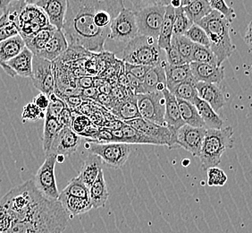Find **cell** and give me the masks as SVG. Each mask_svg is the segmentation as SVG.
Wrapping results in <instances>:
<instances>
[{
  "instance_id": "obj_1",
  "label": "cell",
  "mask_w": 252,
  "mask_h": 233,
  "mask_svg": "<svg viewBox=\"0 0 252 233\" xmlns=\"http://www.w3.org/2000/svg\"><path fill=\"white\" fill-rule=\"evenodd\" d=\"M101 0H66L62 32L70 47H81L89 52L100 54L105 50L108 33L94 24L95 13Z\"/></svg>"
},
{
  "instance_id": "obj_2",
  "label": "cell",
  "mask_w": 252,
  "mask_h": 233,
  "mask_svg": "<svg viewBox=\"0 0 252 233\" xmlns=\"http://www.w3.org/2000/svg\"><path fill=\"white\" fill-rule=\"evenodd\" d=\"M11 226L4 233H63L69 215L59 200L41 194L28 208L19 213H8Z\"/></svg>"
},
{
  "instance_id": "obj_3",
  "label": "cell",
  "mask_w": 252,
  "mask_h": 233,
  "mask_svg": "<svg viewBox=\"0 0 252 233\" xmlns=\"http://www.w3.org/2000/svg\"><path fill=\"white\" fill-rule=\"evenodd\" d=\"M231 24L230 20L215 10L197 24L208 35L209 48L215 54L219 67L233 55L236 49L230 35Z\"/></svg>"
},
{
  "instance_id": "obj_4",
  "label": "cell",
  "mask_w": 252,
  "mask_h": 233,
  "mask_svg": "<svg viewBox=\"0 0 252 233\" xmlns=\"http://www.w3.org/2000/svg\"><path fill=\"white\" fill-rule=\"evenodd\" d=\"M123 50L125 63L154 67L165 61V50L158 46V39L151 36L137 35Z\"/></svg>"
},
{
  "instance_id": "obj_5",
  "label": "cell",
  "mask_w": 252,
  "mask_h": 233,
  "mask_svg": "<svg viewBox=\"0 0 252 233\" xmlns=\"http://www.w3.org/2000/svg\"><path fill=\"white\" fill-rule=\"evenodd\" d=\"M233 136L232 126L219 129L207 128L199 155L204 170L219 165L223 153L233 147Z\"/></svg>"
},
{
  "instance_id": "obj_6",
  "label": "cell",
  "mask_w": 252,
  "mask_h": 233,
  "mask_svg": "<svg viewBox=\"0 0 252 233\" xmlns=\"http://www.w3.org/2000/svg\"><path fill=\"white\" fill-rule=\"evenodd\" d=\"M84 147L90 154L97 155L107 166L118 169L124 165L131 155V145L124 143H98L87 139Z\"/></svg>"
},
{
  "instance_id": "obj_7",
  "label": "cell",
  "mask_w": 252,
  "mask_h": 233,
  "mask_svg": "<svg viewBox=\"0 0 252 233\" xmlns=\"http://www.w3.org/2000/svg\"><path fill=\"white\" fill-rule=\"evenodd\" d=\"M50 25L43 10L35 4L24 2L20 7L16 25L20 36L26 42L39 30Z\"/></svg>"
},
{
  "instance_id": "obj_8",
  "label": "cell",
  "mask_w": 252,
  "mask_h": 233,
  "mask_svg": "<svg viewBox=\"0 0 252 233\" xmlns=\"http://www.w3.org/2000/svg\"><path fill=\"white\" fill-rule=\"evenodd\" d=\"M137 106L141 117L165 126V97L162 92H146L136 94Z\"/></svg>"
},
{
  "instance_id": "obj_9",
  "label": "cell",
  "mask_w": 252,
  "mask_h": 233,
  "mask_svg": "<svg viewBox=\"0 0 252 233\" xmlns=\"http://www.w3.org/2000/svg\"><path fill=\"white\" fill-rule=\"evenodd\" d=\"M165 6L158 3L134 12L138 35L151 36L158 39L164 20Z\"/></svg>"
},
{
  "instance_id": "obj_10",
  "label": "cell",
  "mask_w": 252,
  "mask_h": 233,
  "mask_svg": "<svg viewBox=\"0 0 252 233\" xmlns=\"http://www.w3.org/2000/svg\"><path fill=\"white\" fill-rule=\"evenodd\" d=\"M138 35L135 14L131 9L124 7L112 22L108 38L123 48Z\"/></svg>"
},
{
  "instance_id": "obj_11",
  "label": "cell",
  "mask_w": 252,
  "mask_h": 233,
  "mask_svg": "<svg viewBox=\"0 0 252 233\" xmlns=\"http://www.w3.org/2000/svg\"><path fill=\"white\" fill-rule=\"evenodd\" d=\"M57 155H46V159L34 176L33 182L39 192L49 199L58 200L59 195L58 184L55 176Z\"/></svg>"
},
{
  "instance_id": "obj_12",
  "label": "cell",
  "mask_w": 252,
  "mask_h": 233,
  "mask_svg": "<svg viewBox=\"0 0 252 233\" xmlns=\"http://www.w3.org/2000/svg\"><path fill=\"white\" fill-rule=\"evenodd\" d=\"M126 124L142 132L146 136H150L158 142L160 146H167L169 149L178 147L176 143V136L166 126H161L154 122L146 120L142 117H136L130 120L125 121Z\"/></svg>"
},
{
  "instance_id": "obj_13",
  "label": "cell",
  "mask_w": 252,
  "mask_h": 233,
  "mask_svg": "<svg viewBox=\"0 0 252 233\" xmlns=\"http://www.w3.org/2000/svg\"><path fill=\"white\" fill-rule=\"evenodd\" d=\"M32 81L34 87L48 96L55 91V68L52 61L38 56L32 59Z\"/></svg>"
},
{
  "instance_id": "obj_14",
  "label": "cell",
  "mask_w": 252,
  "mask_h": 233,
  "mask_svg": "<svg viewBox=\"0 0 252 233\" xmlns=\"http://www.w3.org/2000/svg\"><path fill=\"white\" fill-rule=\"evenodd\" d=\"M206 130V127H194L185 124L175 133L177 146L199 157Z\"/></svg>"
},
{
  "instance_id": "obj_15",
  "label": "cell",
  "mask_w": 252,
  "mask_h": 233,
  "mask_svg": "<svg viewBox=\"0 0 252 233\" xmlns=\"http://www.w3.org/2000/svg\"><path fill=\"white\" fill-rule=\"evenodd\" d=\"M34 55L26 46L15 58H11L5 63L2 64V68L10 78H15L18 76L21 78H32V59Z\"/></svg>"
},
{
  "instance_id": "obj_16",
  "label": "cell",
  "mask_w": 252,
  "mask_h": 233,
  "mask_svg": "<svg viewBox=\"0 0 252 233\" xmlns=\"http://www.w3.org/2000/svg\"><path fill=\"white\" fill-rule=\"evenodd\" d=\"M81 141L82 136L76 134L71 127L63 126L54 139L49 154H55L56 155H72L77 151L78 147L81 145Z\"/></svg>"
},
{
  "instance_id": "obj_17",
  "label": "cell",
  "mask_w": 252,
  "mask_h": 233,
  "mask_svg": "<svg viewBox=\"0 0 252 233\" xmlns=\"http://www.w3.org/2000/svg\"><path fill=\"white\" fill-rule=\"evenodd\" d=\"M189 68L196 82L218 83L224 78V68L223 66H213L209 64L189 62Z\"/></svg>"
},
{
  "instance_id": "obj_18",
  "label": "cell",
  "mask_w": 252,
  "mask_h": 233,
  "mask_svg": "<svg viewBox=\"0 0 252 233\" xmlns=\"http://www.w3.org/2000/svg\"><path fill=\"white\" fill-rule=\"evenodd\" d=\"M34 4L43 10L50 25L62 30L66 12V0H36Z\"/></svg>"
},
{
  "instance_id": "obj_19",
  "label": "cell",
  "mask_w": 252,
  "mask_h": 233,
  "mask_svg": "<svg viewBox=\"0 0 252 233\" xmlns=\"http://www.w3.org/2000/svg\"><path fill=\"white\" fill-rule=\"evenodd\" d=\"M195 86L198 97L209 103L215 112L220 111L225 104L224 94L218 83L196 82Z\"/></svg>"
},
{
  "instance_id": "obj_20",
  "label": "cell",
  "mask_w": 252,
  "mask_h": 233,
  "mask_svg": "<svg viewBox=\"0 0 252 233\" xmlns=\"http://www.w3.org/2000/svg\"><path fill=\"white\" fill-rule=\"evenodd\" d=\"M162 92L165 97L164 120L165 126L175 134L180 127L184 126L185 123L181 116L177 99L175 98V95L172 94L167 88L164 89Z\"/></svg>"
},
{
  "instance_id": "obj_21",
  "label": "cell",
  "mask_w": 252,
  "mask_h": 233,
  "mask_svg": "<svg viewBox=\"0 0 252 233\" xmlns=\"http://www.w3.org/2000/svg\"><path fill=\"white\" fill-rule=\"evenodd\" d=\"M68 49L67 40L65 39L62 30H56L53 36L45 45L42 50L34 56H38L49 61H55L64 53Z\"/></svg>"
},
{
  "instance_id": "obj_22",
  "label": "cell",
  "mask_w": 252,
  "mask_h": 233,
  "mask_svg": "<svg viewBox=\"0 0 252 233\" xmlns=\"http://www.w3.org/2000/svg\"><path fill=\"white\" fill-rule=\"evenodd\" d=\"M163 62L158 66L151 67L147 72L141 83L144 89V92H162L166 88V80H165V69Z\"/></svg>"
},
{
  "instance_id": "obj_23",
  "label": "cell",
  "mask_w": 252,
  "mask_h": 233,
  "mask_svg": "<svg viewBox=\"0 0 252 233\" xmlns=\"http://www.w3.org/2000/svg\"><path fill=\"white\" fill-rule=\"evenodd\" d=\"M58 200L63 206L66 214L69 215V217H74L85 214L93 209L90 200L73 196L63 192L59 193Z\"/></svg>"
},
{
  "instance_id": "obj_24",
  "label": "cell",
  "mask_w": 252,
  "mask_h": 233,
  "mask_svg": "<svg viewBox=\"0 0 252 233\" xmlns=\"http://www.w3.org/2000/svg\"><path fill=\"white\" fill-rule=\"evenodd\" d=\"M109 197L107 183L104 177L103 170L99 171L97 179L89 188V200L93 208H103L107 204Z\"/></svg>"
},
{
  "instance_id": "obj_25",
  "label": "cell",
  "mask_w": 252,
  "mask_h": 233,
  "mask_svg": "<svg viewBox=\"0 0 252 233\" xmlns=\"http://www.w3.org/2000/svg\"><path fill=\"white\" fill-rule=\"evenodd\" d=\"M192 104L205 123L206 128L219 129L223 127V119L219 116L218 112L214 111L209 103L204 102L203 100L199 97H196Z\"/></svg>"
},
{
  "instance_id": "obj_26",
  "label": "cell",
  "mask_w": 252,
  "mask_h": 233,
  "mask_svg": "<svg viewBox=\"0 0 252 233\" xmlns=\"http://www.w3.org/2000/svg\"><path fill=\"white\" fill-rule=\"evenodd\" d=\"M164 69H165L167 89H170L176 84L189 79H194L189 68V63L179 65V66H171L165 61Z\"/></svg>"
},
{
  "instance_id": "obj_27",
  "label": "cell",
  "mask_w": 252,
  "mask_h": 233,
  "mask_svg": "<svg viewBox=\"0 0 252 233\" xmlns=\"http://www.w3.org/2000/svg\"><path fill=\"white\" fill-rule=\"evenodd\" d=\"M102 162L103 161L101 159L93 154H90V155L88 156L84 161L83 168L78 177L88 188H90L91 185L97 179V175L102 170Z\"/></svg>"
},
{
  "instance_id": "obj_28",
  "label": "cell",
  "mask_w": 252,
  "mask_h": 233,
  "mask_svg": "<svg viewBox=\"0 0 252 233\" xmlns=\"http://www.w3.org/2000/svg\"><path fill=\"white\" fill-rule=\"evenodd\" d=\"M112 114L118 119L123 121H127L136 117H141L139 113L136 94L127 98L123 102H118L111 110Z\"/></svg>"
},
{
  "instance_id": "obj_29",
  "label": "cell",
  "mask_w": 252,
  "mask_h": 233,
  "mask_svg": "<svg viewBox=\"0 0 252 233\" xmlns=\"http://www.w3.org/2000/svg\"><path fill=\"white\" fill-rule=\"evenodd\" d=\"M25 47V40L20 34L12 36L0 42V66L15 58Z\"/></svg>"
},
{
  "instance_id": "obj_30",
  "label": "cell",
  "mask_w": 252,
  "mask_h": 233,
  "mask_svg": "<svg viewBox=\"0 0 252 233\" xmlns=\"http://www.w3.org/2000/svg\"><path fill=\"white\" fill-rule=\"evenodd\" d=\"M175 17V8L168 5L165 6L164 20L161 25L159 35L158 38V44L160 48L165 50L171 45V39L173 37V25Z\"/></svg>"
},
{
  "instance_id": "obj_31",
  "label": "cell",
  "mask_w": 252,
  "mask_h": 233,
  "mask_svg": "<svg viewBox=\"0 0 252 233\" xmlns=\"http://www.w3.org/2000/svg\"><path fill=\"white\" fill-rule=\"evenodd\" d=\"M43 136H42V148L45 155L49 154V149L53 143L54 139L58 136L63 126L60 124L57 117L45 114Z\"/></svg>"
},
{
  "instance_id": "obj_32",
  "label": "cell",
  "mask_w": 252,
  "mask_h": 233,
  "mask_svg": "<svg viewBox=\"0 0 252 233\" xmlns=\"http://www.w3.org/2000/svg\"><path fill=\"white\" fill-rule=\"evenodd\" d=\"M123 141L124 144L128 145H152L160 146L159 143L150 136H146L142 132L137 130L134 127L126 124L122 127Z\"/></svg>"
},
{
  "instance_id": "obj_33",
  "label": "cell",
  "mask_w": 252,
  "mask_h": 233,
  "mask_svg": "<svg viewBox=\"0 0 252 233\" xmlns=\"http://www.w3.org/2000/svg\"><path fill=\"white\" fill-rule=\"evenodd\" d=\"M177 99V98H176ZM180 113L185 124L194 127H206L196 108L191 102L177 99Z\"/></svg>"
},
{
  "instance_id": "obj_34",
  "label": "cell",
  "mask_w": 252,
  "mask_h": 233,
  "mask_svg": "<svg viewBox=\"0 0 252 233\" xmlns=\"http://www.w3.org/2000/svg\"><path fill=\"white\" fill-rule=\"evenodd\" d=\"M57 28L51 25L44 27L42 29L39 30L37 34H34L29 40H27L25 42V46L33 53V55H37L40 50H42L45 45L53 36Z\"/></svg>"
},
{
  "instance_id": "obj_35",
  "label": "cell",
  "mask_w": 252,
  "mask_h": 233,
  "mask_svg": "<svg viewBox=\"0 0 252 233\" xmlns=\"http://www.w3.org/2000/svg\"><path fill=\"white\" fill-rule=\"evenodd\" d=\"M185 15L192 24H198L200 20L212 11L208 0H196L193 3L183 6Z\"/></svg>"
},
{
  "instance_id": "obj_36",
  "label": "cell",
  "mask_w": 252,
  "mask_h": 233,
  "mask_svg": "<svg viewBox=\"0 0 252 233\" xmlns=\"http://www.w3.org/2000/svg\"><path fill=\"white\" fill-rule=\"evenodd\" d=\"M195 84H196L195 79H189V80L182 82V83H178L175 86L170 88L168 89V91L172 94H174L175 98L192 103L195 98L198 97V93H197Z\"/></svg>"
},
{
  "instance_id": "obj_37",
  "label": "cell",
  "mask_w": 252,
  "mask_h": 233,
  "mask_svg": "<svg viewBox=\"0 0 252 233\" xmlns=\"http://www.w3.org/2000/svg\"><path fill=\"white\" fill-rule=\"evenodd\" d=\"M15 18V15H13L8 9L3 11V14L0 16V42L19 34Z\"/></svg>"
},
{
  "instance_id": "obj_38",
  "label": "cell",
  "mask_w": 252,
  "mask_h": 233,
  "mask_svg": "<svg viewBox=\"0 0 252 233\" xmlns=\"http://www.w3.org/2000/svg\"><path fill=\"white\" fill-rule=\"evenodd\" d=\"M190 62L209 64L219 67L217 58L210 48L199 44H194Z\"/></svg>"
},
{
  "instance_id": "obj_39",
  "label": "cell",
  "mask_w": 252,
  "mask_h": 233,
  "mask_svg": "<svg viewBox=\"0 0 252 233\" xmlns=\"http://www.w3.org/2000/svg\"><path fill=\"white\" fill-rule=\"evenodd\" d=\"M171 42L174 43L178 49L182 57L187 63L191 61V53L193 50L194 43L185 35H173Z\"/></svg>"
},
{
  "instance_id": "obj_40",
  "label": "cell",
  "mask_w": 252,
  "mask_h": 233,
  "mask_svg": "<svg viewBox=\"0 0 252 233\" xmlns=\"http://www.w3.org/2000/svg\"><path fill=\"white\" fill-rule=\"evenodd\" d=\"M192 23L185 15L183 6L175 8V17L173 25V35H185V33L189 30Z\"/></svg>"
},
{
  "instance_id": "obj_41",
  "label": "cell",
  "mask_w": 252,
  "mask_h": 233,
  "mask_svg": "<svg viewBox=\"0 0 252 233\" xmlns=\"http://www.w3.org/2000/svg\"><path fill=\"white\" fill-rule=\"evenodd\" d=\"M62 192L73 196L89 199V188L78 176L69 181Z\"/></svg>"
},
{
  "instance_id": "obj_42",
  "label": "cell",
  "mask_w": 252,
  "mask_h": 233,
  "mask_svg": "<svg viewBox=\"0 0 252 233\" xmlns=\"http://www.w3.org/2000/svg\"><path fill=\"white\" fill-rule=\"evenodd\" d=\"M207 183L209 187H223L227 182V176L222 169L216 167H210L207 169Z\"/></svg>"
},
{
  "instance_id": "obj_43",
  "label": "cell",
  "mask_w": 252,
  "mask_h": 233,
  "mask_svg": "<svg viewBox=\"0 0 252 233\" xmlns=\"http://www.w3.org/2000/svg\"><path fill=\"white\" fill-rule=\"evenodd\" d=\"M22 122L25 124L27 122H36L45 118V112L37 107L33 102L26 104L21 114Z\"/></svg>"
},
{
  "instance_id": "obj_44",
  "label": "cell",
  "mask_w": 252,
  "mask_h": 233,
  "mask_svg": "<svg viewBox=\"0 0 252 233\" xmlns=\"http://www.w3.org/2000/svg\"><path fill=\"white\" fill-rule=\"evenodd\" d=\"M185 35L194 44H199V45L209 47L208 35L206 34V32L197 24H192L189 30L185 33Z\"/></svg>"
},
{
  "instance_id": "obj_45",
  "label": "cell",
  "mask_w": 252,
  "mask_h": 233,
  "mask_svg": "<svg viewBox=\"0 0 252 233\" xmlns=\"http://www.w3.org/2000/svg\"><path fill=\"white\" fill-rule=\"evenodd\" d=\"M211 9L223 15L225 18L233 22V20L236 17V13L233 7L229 6L226 4L225 0H208Z\"/></svg>"
},
{
  "instance_id": "obj_46",
  "label": "cell",
  "mask_w": 252,
  "mask_h": 233,
  "mask_svg": "<svg viewBox=\"0 0 252 233\" xmlns=\"http://www.w3.org/2000/svg\"><path fill=\"white\" fill-rule=\"evenodd\" d=\"M49 106H48V109L46 110L45 114L58 118L60 112H62L63 109L66 107V104H65V102H63V99H61L59 96H58L55 92L49 95Z\"/></svg>"
},
{
  "instance_id": "obj_47",
  "label": "cell",
  "mask_w": 252,
  "mask_h": 233,
  "mask_svg": "<svg viewBox=\"0 0 252 233\" xmlns=\"http://www.w3.org/2000/svg\"><path fill=\"white\" fill-rule=\"evenodd\" d=\"M165 61L171 66H179V65L187 63L185 58H183L182 55L180 54L178 49H176L175 44L172 42L169 47L165 49Z\"/></svg>"
},
{
  "instance_id": "obj_48",
  "label": "cell",
  "mask_w": 252,
  "mask_h": 233,
  "mask_svg": "<svg viewBox=\"0 0 252 233\" xmlns=\"http://www.w3.org/2000/svg\"><path fill=\"white\" fill-rule=\"evenodd\" d=\"M151 67L144 66V65H133V64L125 63L124 69L126 73L132 75L133 77L138 78L139 80L142 81V79L145 77L146 74L149 71Z\"/></svg>"
},
{
  "instance_id": "obj_49",
  "label": "cell",
  "mask_w": 252,
  "mask_h": 233,
  "mask_svg": "<svg viewBox=\"0 0 252 233\" xmlns=\"http://www.w3.org/2000/svg\"><path fill=\"white\" fill-rule=\"evenodd\" d=\"M160 3L159 0H124V5L129 4L131 5V11L137 12L139 10L143 9L148 6L156 5Z\"/></svg>"
},
{
  "instance_id": "obj_50",
  "label": "cell",
  "mask_w": 252,
  "mask_h": 233,
  "mask_svg": "<svg viewBox=\"0 0 252 233\" xmlns=\"http://www.w3.org/2000/svg\"><path fill=\"white\" fill-rule=\"evenodd\" d=\"M92 140L98 142V143H114V137L112 135L111 130L102 126L98 128V131H97L95 138Z\"/></svg>"
},
{
  "instance_id": "obj_51",
  "label": "cell",
  "mask_w": 252,
  "mask_h": 233,
  "mask_svg": "<svg viewBox=\"0 0 252 233\" xmlns=\"http://www.w3.org/2000/svg\"><path fill=\"white\" fill-rule=\"evenodd\" d=\"M11 226V217L7 210L0 204V233L6 232Z\"/></svg>"
},
{
  "instance_id": "obj_52",
  "label": "cell",
  "mask_w": 252,
  "mask_h": 233,
  "mask_svg": "<svg viewBox=\"0 0 252 233\" xmlns=\"http://www.w3.org/2000/svg\"><path fill=\"white\" fill-rule=\"evenodd\" d=\"M58 120L60 122V124H61L62 126L71 127L73 120V115L72 110H70L67 106L64 108L63 111L60 112V114H59V116H58Z\"/></svg>"
},
{
  "instance_id": "obj_53",
  "label": "cell",
  "mask_w": 252,
  "mask_h": 233,
  "mask_svg": "<svg viewBox=\"0 0 252 233\" xmlns=\"http://www.w3.org/2000/svg\"><path fill=\"white\" fill-rule=\"evenodd\" d=\"M63 99V102H65L66 106L70 110H75L77 109L85 100L81 94H75V95H70L65 97L61 98Z\"/></svg>"
},
{
  "instance_id": "obj_54",
  "label": "cell",
  "mask_w": 252,
  "mask_h": 233,
  "mask_svg": "<svg viewBox=\"0 0 252 233\" xmlns=\"http://www.w3.org/2000/svg\"><path fill=\"white\" fill-rule=\"evenodd\" d=\"M32 102L37 106V107L40 109L41 111L46 112V110L48 109L49 106V96L47 94H45L43 92H40L38 95H36L32 100Z\"/></svg>"
},
{
  "instance_id": "obj_55",
  "label": "cell",
  "mask_w": 252,
  "mask_h": 233,
  "mask_svg": "<svg viewBox=\"0 0 252 233\" xmlns=\"http://www.w3.org/2000/svg\"><path fill=\"white\" fill-rule=\"evenodd\" d=\"M99 94V92L97 90V88L95 86L87 88V89H83L81 92V95L84 98L85 101L91 100L93 102H97V96Z\"/></svg>"
},
{
  "instance_id": "obj_56",
  "label": "cell",
  "mask_w": 252,
  "mask_h": 233,
  "mask_svg": "<svg viewBox=\"0 0 252 233\" xmlns=\"http://www.w3.org/2000/svg\"><path fill=\"white\" fill-rule=\"evenodd\" d=\"M76 83H77L79 89H81V90L87 89V88L93 86L94 78L91 77V76H83V77L78 78V79H76Z\"/></svg>"
},
{
  "instance_id": "obj_57",
  "label": "cell",
  "mask_w": 252,
  "mask_h": 233,
  "mask_svg": "<svg viewBox=\"0 0 252 233\" xmlns=\"http://www.w3.org/2000/svg\"><path fill=\"white\" fill-rule=\"evenodd\" d=\"M124 125H125V121H123L121 119H118V118H115L112 120L105 121L103 126L108 128L109 130H117V129H121Z\"/></svg>"
},
{
  "instance_id": "obj_58",
  "label": "cell",
  "mask_w": 252,
  "mask_h": 233,
  "mask_svg": "<svg viewBox=\"0 0 252 233\" xmlns=\"http://www.w3.org/2000/svg\"><path fill=\"white\" fill-rule=\"evenodd\" d=\"M252 22H250L248 25L247 29L245 31V35H244V40L250 48L252 47Z\"/></svg>"
},
{
  "instance_id": "obj_59",
  "label": "cell",
  "mask_w": 252,
  "mask_h": 233,
  "mask_svg": "<svg viewBox=\"0 0 252 233\" xmlns=\"http://www.w3.org/2000/svg\"><path fill=\"white\" fill-rule=\"evenodd\" d=\"M15 1H25L26 2V0H0V10H2V12H3L4 10L6 9V7L11 3L15 2Z\"/></svg>"
},
{
  "instance_id": "obj_60",
  "label": "cell",
  "mask_w": 252,
  "mask_h": 233,
  "mask_svg": "<svg viewBox=\"0 0 252 233\" xmlns=\"http://www.w3.org/2000/svg\"><path fill=\"white\" fill-rule=\"evenodd\" d=\"M169 5L173 6L174 8H178L182 6V1L181 0H170Z\"/></svg>"
},
{
  "instance_id": "obj_61",
  "label": "cell",
  "mask_w": 252,
  "mask_h": 233,
  "mask_svg": "<svg viewBox=\"0 0 252 233\" xmlns=\"http://www.w3.org/2000/svg\"><path fill=\"white\" fill-rule=\"evenodd\" d=\"M181 1H182V6H185V5H188L191 4V3H193L196 0H181Z\"/></svg>"
},
{
  "instance_id": "obj_62",
  "label": "cell",
  "mask_w": 252,
  "mask_h": 233,
  "mask_svg": "<svg viewBox=\"0 0 252 233\" xmlns=\"http://www.w3.org/2000/svg\"><path fill=\"white\" fill-rule=\"evenodd\" d=\"M64 158H65V156L62 155H57V161L59 163H62L64 161Z\"/></svg>"
},
{
  "instance_id": "obj_63",
  "label": "cell",
  "mask_w": 252,
  "mask_h": 233,
  "mask_svg": "<svg viewBox=\"0 0 252 233\" xmlns=\"http://www.w3.org/2000/svg\"><path fill=\"white\" fill-rule=\"evenodd\" d=\"M159 2L162 5H169L170 0H159Z\"/></svg>"
},
{
  "instance_id": "obj_64",
  "label": "cell",
  "mask_w": 252,
  "mask_h": 233,
  "mask_svg": "<svg viewBox=\"0 0 252 233\" xmlns=\"http://www.w3.org/2000/svg\"><path fill=\"white\" fill-rule=\"evenodd\" d=\"M36 0H26V3H29V4H34Z\"/></svg>"
}]
</instances>
